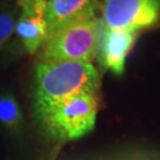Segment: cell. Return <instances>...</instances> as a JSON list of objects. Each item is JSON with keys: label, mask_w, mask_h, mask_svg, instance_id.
Segmentation results:
<instances>
[{"label": "cell", "mask_w": 160, "mask_h": 160, "mask_svg": "<svg viewBox=\"0 0 160 160\" xmlns=\"http://www.w3.org/2000/svg\"><path fill=\"white\" fill-rule=\"evenodd\" d=\"M100 86V74L92 63H37L32 94L34 114L77 95H98Z\"/></svg>", "instance_id": "1"}, {"label": "cell", "mask_w": 160, "mask_h": 160, "mask_svg": "<svg viewBox=\"0 0 160 160\" xmlns=\"http://www.w3.org/2000/svg\"><path fill=\"white\" fill-rule=\"evenodd\" d=\"M96 10L87 12L48 37L38 50V63H92L103 26Z\"/></svg>", "instance_id": "2"}, {"label": "cell", "mask_w": 160, "mask_h": 160, "mask_svg": "<svg viewBox=\"0 0 160 160\" xmlns=\"http://www.w3.org/2000/svg\"><path fill=\"white\" fill-rule=\"evenodd\" d=\"M97 112V95L82 94L56 103L36 116L53 138L70 141L84 137L94 129Z\"/></svg>", "instance_id": "3"}, {"label": "cell", "mask_w": 160, "mask_h": 160, "mask_svg": "<svg viewBox=\"0 0 160 160\" xmlns=\"http://www.w3.org/2000/svg\"><path fill=\"white\" fill-rule=\"evenodd\" d=\"M104 28L139 32L155 26L160 20V0H104Z\"/></svg>", "instance_id": "4"}, {"label": "cell", "mask_w": 160, "mask_h": 160, "mask_svg": "<svg viewBox=\"0 0 160 160\" xmlns=\"http://www.w3.org/2000/svg\"><path fill=\"white\" fill-rule=\"evenodd\" d=\"M46 0H18V18L14 32L24 49L36 55L46 39Z\"/></svg>", "instance_id": "5"}, {"label": "cell", "mask_w": 160, "mask_h": 160, "mask_svg": "<svg viewBox=\"0 0 160 160\" xmlns=\"http://www.w3.org/2000/svg\"><path fill=\"white\" fill-rule=\"evenodd\" d=\"M139 32L112 30L102 26L97 56L101 68L116 76H122L126 70L127 57L135 44Z\"/></svg>", "instance_id": "6"}, {"label": "cell", "mask_w": 160, "mask_h": 160, "mask_svg": "<svg viewBox=\"0 0 160 160\" xmlns=\"http://www.w3.org/2000/svg\"><path fill=\"white\" fill-rule=\"evenodd\" d=\"M97 7V0H46V38L76 18Z\"/></svg>", "instance_id": "7"}, {"label": "cell", "mask_w": 160, "mask_h": 160, "mask_svg": "<svg viewBox=\"0 0 160 160\" xmlns=\"http://www.w3.org/2000/svg\"><path fill=\"white\" fill-rule=\"evenodd\" d=\"M0 122L12 133H19L23 126V114L12 94L0 95Z\"/></svg>", "instance_id": "8"}, {"label": "cell", "mask_w": 160, "mask_h": 160, "mask_svg": "<svg viewBox=\"0 0 160 160\" xmlns=\"http://www.w3.org/2000/svg\"><path fill=\"white\" fill-rule=\"evenodd\" d=\"M18 18L17 10H6L0 12V48L12 37Z\"/></svg>", "instance_id": "9"}]
</instances>
